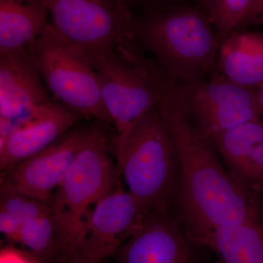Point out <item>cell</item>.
<instances>
[{"label": "cell", "mask_w": 263, "mask_h": 263, "mask_svg": "<svg viewBox=\"0 0 263 263\" xmlns=\"http://www.w3.org/2000/svg\"><path fill=\"white\" fill-rule=\"evenodd\" d=\"M158 108L174 140L178 156L179 197L189 237L258 219L246 189L227 172L170 85Z\"/></svg>", "instance_id": "6da1fadb"}, {"label": "cell", "mask_w": 263, "mask_h": 263, "mask_svg": "<svg viewBox=\"0 0 263 263\" xmlns=\"http://www.w3.org/2000/svg\"><path fill=\"white\" fill-rule=\"evenodd\" d=\"M127 190L148 214L166 212L178 177V156L158 106L136 119L113 141Z\"/></svg>", "instance_id": "7a4b0ae2"}, {"label": "cell", "mask_w": 263, "mask_h": 263, "mask_svg": "<svg viewBox=\"0 0 263 263\" xmlns=\"http://www.w3.org/2000/svg\"><path fill=\"white\" fill-rule=\"evenodd\" d=\"M137 39L155 56L171 84H195L217 65L221 41L202 12L171 10L137 25Z\"/></svg>", "instance_id": "3957f363"}, {"label": "cell", "mask_w": 263, "mask_h": 263, "mask_svg": "<svg viewBox=\"0 0 263 263\" xmlns=\"http://www.w3.org/2000/svg\"><path fill=\"white\" fill-rule=\"evenodd\" d=\"M109 147L105 133L93 128L50 200L59 245L66 261L95 205L119 184L120 172L109 155Z\"/></svg>", "instance_id": "277c9868"}, {"label": "cell", "mask_w": 263, "mask_h": 263, "mask_svg": "<svg viewBox=\"0 0 263 263\" xmlns=\"http://www.w3.org/2000/svg\"><path fill=\"white\" fill-rule=\"evenodd\" d=\"M87 51L98 76L104 105L117 133L158 106L171 84L137 43Z\"/></svg>", "instance_id": "5b68a950"}, {"label": "cell", "mask_w": 263, "mask_h": 263, "mask_svg": "<svg viewBox=\"0 0 263 263\" xmlns=\"http://www.w3.org/2000/svg\"><path fill=\"white\" fill-rule=\"evenodd\" d=\"M26 48L59 103L81 115L110 123L98 76L86 48L66 39L51 23Z\"/></svg>", "instance_id": "8992f818"}, {"label": "cell", "mask_w": 263, "mask_h": 263, "mask_svg": "<svg viewBox=\"0 0 263 263\" xmlns=\"http://www.w3.org/2000/svg\"><path fill=\"white\" fill-rule=\"evenodd\" d=\"M51 25L88 51L136 42L137 24L123 0H43Z\"/></svg>", "instance_id": "52a82bcc"}, {"label": "cell", "mask_w": 263, "mask_h": 263, "mask_svg": "<svg viewBox=\"0 0 263 263\" xmlns=\"http://www.w3.org/2000/svg\"><path fill=\"white\" fill-rule=\"evenodd\" d=\"M175 85L197 129L209 141L241 123L262 119L256 90L222 74H213L195 84Z\"/></svg>", "instance_id": "ba28073f"}, {"label": "cell", "mask_w": 263, "mask_h": 263, "mask_svg": "<svg viewBox=\"0 0 263 263\" xmlns=\"http://www.w3.org/2000/svg\"><path fill=\"white\" fill-rule=\"evenodd\" d=\"M148 214L136 197L119 183L95 205L67 262L72 258L103 261L113 256Z\"/></svg>", "instance_id": "9c48e42d"}, {"label": "cell", "mask_w": 263, "mask_h": 263, "mask_svg": "<svg viewBox=\"0 0 263 263\" xmlns=\"http://www.w3.org/2000/svg\"><path fill=\"white\" fill-rule=\"evenodd\" d=\"M93 128H72L44 149L3 171L2 183L49 202Z\"/></svg>", "instance_id": "30bf717a"}, {"label": "cell", "mask_w": 263, "mask_h": 263, "mask_svg": "<svg viewBox=\"0 0 263 263\" xmlns=\"http://www.w3.org/2000/svg\"><path fill=\"white\" fill-rule=\"evenodd\" d=\"M194 243L166 212L151 213L113 257L116 263H193Z\"/></svg>", "instance_id": "8fae6325"}, {"label": "cell", "mask_w": 263, "mask_h": 263, "mask_svg": "<svg viewBox=\"0 0 263 263\" xmlns=\"http://www.w3.org/2000/svg\"><path fill=\"white\" fill-rule=\"evenodd\" d=\"M27 48L0 53V117L24 122L51 102Z\"/></svg>", "instance_id": "7c38bea8"}, {"label": "cell", "mask_w": 263, "mask_h": 263, "mask_svg": "<svg viewBox=\"0 0 263 263\" xmlns=\"http://www.w3.org/2000/svg\"><path fill=\"white\" fill-rule=\"evenodd\" d=\"M81 116L59 102L40 107L0 147L2 171L50 146L75 127Z\"/></svg>", "instance_id": "4fadbf2b"}, {"label": "cell", "mask_w": 263, "mask_h": 263, "mask_svg": "<svg viewBox=\"0 0 263 263\" xmlns=\"http://www.w3.org/2000/svg\"><path fill=\"white\" fill-rule=\"evenodd\" d=\"M218 67L230 81L253 89L263 84V35L235 32L221 43Z\"/></svg>", "instance_id": "5bb4252c"}, {"label": "cell", "mask_w": 263, "mask_h": 263, "mask_svg": "<svg viewBox=\"0 0 263 263\" xmlns=\"http://www.w3.org/2000/svg\"><path fill=\"white\" fill-rule=\"evenodd\" d=\"M191 239L212 249L224 263H263V223L258 219L204 232Z\"/></svg>", "instance_id": "9a60e30c"}, {"label": "cell", "mask_w": 263, "mask_h": 263, "mask_svg": "<svg viewBox=\"0 0 263 263\" xmlns=\"http://www.w3.org/2000/svg\"><path fill=\"white\" fill-rule=\"evenodd\" d=\"M43 0H0V53L27 48L48 27Z\"/></svg>", "instance_id": "2e32d148"}, {"label": "cell", "mask_w": 263, "mask_h": 263, "mask_svg": "<svg viewBox=\"0 0 263 263\" xmlns=\"http://www.w3.org/2000/svg\"><path fill=\"white\" fill-rule=\"evenodd\" d=\"M239 182L240 175L251 152L263 142V122L260 120L241 123L226 129L212 140Z\"/></svg>", "instance_id": "e0dca14e"}, {"label": "cell", "mask_w": 263, "mask_h": 263, "mask_svg": "<svg viewBox=\"0 0 263 263\" xmlns=\"http://www.w3.org/2000/svg\"><path fill=\"white\" fill-rule=\"evenodd\" d=\"M252 0H202V13L221 43L239 28Z\"/></svg>", "instance_id": "ac0fdd59"}, {"label": "cell", "mask_w": 263, "mask_h": 263, "mask_svg": "<svg viewBox=\"0 0 263 263\" xmlns=\"http://www.w3.org/2000/svg\"><path fill=\"white\" fill-rule=\"evenodd\" d=\"M0 209L14 216L22 224L51 211L49 202L29 196L5 183L2 185Z\"/></svg>", "instance_id": "d6986e66"}, {"label": "cell", "mask_w": 263, "mask_h": 263, "mask_svg": "<svg viewBox=\"0 0 263 263\" xmlns=\"http://www.w3.org/2000/svg\"><path fill=\"white\" fill-rule=\"evenodd\" d=\"M239 182L243 186L250 185L254 188L263 189V142L254 147L251 152Z\"/></svg>", "instance_id": "ffe728a7"}, {"label": "cell", "mask_w": 263, "mask_h": 263, "mask_svg": "<svg viewBox=\"0 0 263 263\" xmlns=\"http://www.w3.org/2000/svg\"><path fill=\"white\" fill-rule=\"evenodd\" d=\"M22 223L14 216L0 209V231L10 241L18 243Z\"/></svg>", "instance_id": "44dd1931"}, {"label": "cell", "mask_w": 263, "mask_h": 263, "mask_svg": "<svg viewBox=\"0 0 263 263\" xmlns=\"http://www.w3.org/2000/svg\"><path fill=\"white\" fill-rule=\"evenodd\" d=\"M263 24V0H252L239 28Z\"/></svg>", "instance_id": "7402d4cb"}, {"label": "cell", "mask_w": 263, "mask_h": 263, "mask_svg": "<svg viewBox=\"0 0 263 263\" xmlns=\"http://www.w3.org/2000/svg\"><path fill=\"white\" fill-rule=\"evenodd\" d=\"M0 263H41L32 254L23 253L11 248H4L0 252Z\"/></svg>", "instance_id": "603a6c76"}, {"label": "cell", "mask_w": 263, "mask_h": 263, "mask_svg": "<svg viewBox=\"0 0 263 263\" xmlns=\"http://www.w3.org/2000/svg\"><path fill=\"white\" fill-rule=\"evenodd\" d=\"M256 98H257V108L260 114L261 118H263V84L256 90Z\"/></svg>", "instance_id": "cb8c5ba5"}, {"label": "cell", "mask_w": 263, "mask_h": 263, "mask_svg": "<svg viewBox=\"0 0 263 263\" xmlns=\"http://www.w3.org/2000/svg\"><path fill=\"white\" fill-rule=\"evenodd\" d=\"M68 263H104L103 261H90L82 259L72 258L68 259Z\"/></svg>", "instance_id": "d4e9b609"}, {"label": "cell", "mask_w": 263, "mask_h": 263, "mask_svg": "<svg viewBox=\"0 0 263 263\" xmlns=\"http://www.w3.org/2000/svg\"><path fill=\"white\" fill-rule=\"evenodd\" d=\"M214 263H224V262H222V261H219V262H214Z\"/></svg>", "instance_id": "484cf974"}]
</instances>
